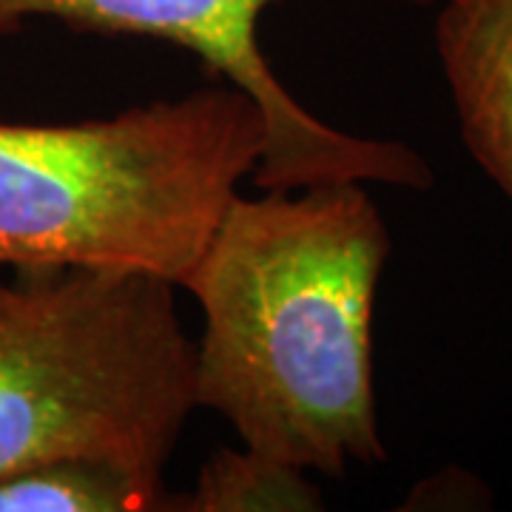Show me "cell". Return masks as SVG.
I'll use <instances>...</instances> for the list:
<instances>
[{"label":"cell","instance_id":"6da1fadb","mask_svg":"<svg viewBox=\"0 0 512 512\" xmlns=\"http://www.w3.org/2000/svg\"><path fill=\"white\" fill-rule=\"evenodd\" d=\"M387 256L365 183L237 194L183 282L202 308L197 407L302 470L384 461L373 311Z\"/></svg>","mask_w":512,"mask_h":512},{"label":"cell","instance_id":"7a4b0ae2","mask_svg":"<svg viewBox=\"0 0 512 512\" xmlns=\"http://www.w3.org/2000/svg\"><path fill=\"white\" fill-rule=\"evenodd\" d=\"M262 151V111L225 80L100 120L0 123V265L183 288Z\"/></svg>","mask_w":512,"mask_h":512},{"label":"cell","instance_id":"3957f363","mask_svg":"<svg viewBox=\"0 0 512 512\" xmlns=\"http://www.w3.org/2000/svg\"><path fill=\"white\" fill-rule=\"evenodd\" d=\"M177 285L126 271L0 265V478L49 458H106L151 478L194 402Z\"/></svg>","mask_w":512,"mask_h":512},{"label":"cell","instance_id":"277c9868","mask_svg":"<svg viewBox=\"0 0 512 512\" xmlns=\"http://www.w3.org/2000/svg\"><path fill=\"white\" fill-rule=\"evenodd\" d=\"M274 3L279 0H0V35L46 18L77 32L154 37L194 52L214 77L248 94L265 117V151L251 174L262 191L322 183L430 188L433 171L419 151L339 131L293 100L256 35L262 12Z\"/></svg>","mask_w":512,"mask_h":512},{"label":"cell","instance_id":"5b68a950","mask_svg":"<svg viewBox=\"0 0 512 512\" xmlns=\"http://www.w3.org/2000/svg\"><path fill=\"white\" fill-rule=\"evenodd\" d=\"M436 52L464 146L512 202V0H444Z\"/></svg>","mask_w":512,"mask_h":512},{"label":"cell","instance_id":"8992f818","mask_svg":"<svg viewBox=\"0 0 512 512\" xmlns=\"http://www.w3.org/2000/svg\"><path fill=\"white\" fill-rule=\"evenodd\" d=\"M177 512V495L106 458H49L0 478V512Z\"/></svg>","mask_w":512,"mask_h":512},{"label":"cell","instance_id":"52a82bcc","mask_svg":"<svg viewBox=\"0 0 512 512\" xmlns=\"http://www.w3.org/2000/svg\"><path fill=\"white\" fill-rule=\"evenodd\" d=\"M308 470L254 450L222 447L200 467L177 512H319L325 507Z\"/></svg>","mask_w":512,"mask_h":512}]
</instances>
